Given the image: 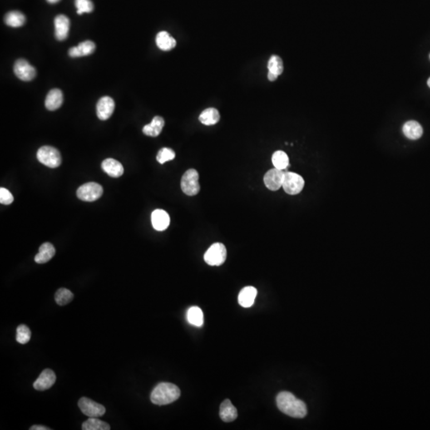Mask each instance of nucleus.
Masks as SVG:
<instances>
[{
	"label": "nucleus",
	"instance_id": "6ab92c4d",
	"mask_svg": "<svg viewBox=\"0 0 430 430\" xmlns=\"http://www.w3.org/2000/svg\"><path fill=\"white\" fill-rule=\"evenodd\" d=\"M219 415L223 422H234L238 417V411L231 402L229 399H226L221 404Z\"/></svg>",
	"mask_w": 430,
	"mask_h": 430
},
{
	"label": "nucleus",
	"instance_id": "f704fd0d",
	"mask_svg": "<svg viewBox=\"0 0 430 430\" xmlns=\"http://www.w3.org/2000/svg\"><path fill=\"white\" fill-rule=\"evenodd\" d=\"M31 430H50L51 429L43 426H33L30 428Z\"/></svg>",
	"mask_w": 430,
	"mask_h": 430
},
{
	"label": "nucleus",
	"instance_id": "4468645a",
	"mask_svg": "<svg viewBox=\"0 0 430 430\" xmlns=\"http://www.w3.org/2000/svg\"><path fill=\"white\" fill-rule=\"evenodd\" d=\"M151 224L155 230L164 231L170 225V216L165 210L157 209L151 214Z\"/></svg>",
	"mask_w": 430,
	"mask_h": 430
},
{
	"label": "nucleus",
	"instance_id": "aec40b11",
	"mask_svg": "<svg viewBox=\"0 0 430 430\" xmlns=\"http://www.w3.org/2000/svg\"><path fill=\"white\" fill-rule=\"evenodd\" d=\"M403 133L410 140H417L422 137L423 129L419 123L415 120H410L405 123L402 128Z\"/></svg>",
	"mask_w": 430,
	"mask_h": 430
},
{
	"label": "nucleus",
	"instance_id": "cd10ccee",
	"mask_svg": "<svg viewBox=\"0 0 430 430\" xmlns=\"http://www.w3.org/2000/svg\"><path fill=\"white\" fill-rule=\"evenodd\" d=\"M272 161L275 168L279 170H285L289 164L288 155L284 151H275L272 157Z\"/></svg>",
	"mask_w": 430,
	"mask_h": 430
},
{
	"label": "nucleus",
	"instance_id": "b1692460",
	"mask_svg": "<svg viewBox=\"0 0 430 430\" xmlns=\"http://www.w3.org/2000/svg\"><path fill=\"white\" fill-rule=\"evenodd\" d=\"M199 119L204 125H214L220 120V114L216 109L209 108L202 112Z\"/></svg>",
	"mask_w": 430,
	"mask_h": 430
},
{
	"label": "nucleus",
	"instance_id": "423d86ee",
	"mask_svg": "<svg viewBox=\"0 0 430 430\" xmlns=\"http://www.w3.org/2000/svg\"><path fill=\"white\" fill-rule=\"evenodd\" d=\"M103 188L96 183H87L83 184L76 190V196L81 201L94 202L101 198Z\"/></svg>",
	"mask_w": 430,
	"mask_h": 430
},
{
	"label": "nucleus",
	"instance_id": "f03ea898",
	"mask_svg": "<svg viewBox=\"0 0 430 430\" xmlns=\"http://www.w3.org/2000/svg\"><path fill=\"white\" fill-rule=\"evenodd\" d=\"M180 393V390L176 385L170 382H161L151 392V401L153 404L165 406L179 399Z\"/></svg>",
	"mask_w": 430,
	"mask_h": 430
},
{
	"label": "nucleus",
	"instance_id": "412c9836",
	"mask_svg": "<svg viewBox=\"0 0 430 430\" xmlns=\"http://www.w3.org/2000/svg\"><path fill=\"white\" fill-rule=\"evenodd\" d=\"M155 42L158 47L164 51H171L176 46L175 38L167 31H161L156 35Z\"/></svg>",
	"mask_w": 430,
	"mask_h": 430
},
{
	"label": "nucleus",
	"instance_id": "2eb2a0df",
	"mask_svg": "<svg viewBox=\"0 0 430 430\" xmlns=\"http://www.w3.org/2000/svg\"><path fill=\"white\" fill-rule=\"evenodd\" d=\"M101 168L110 175V177H120L124 173V168L122 164L117 160L109 158L104 160L101 164Z\"/></svg>",
	"mask_w": 430,
	"mask_h": 430
},
{
	"label": "nucleus",
	"instance_id": "58836bf2",
	"mask_svg": "<svg viewBox=\"0 0 430 430\" xmlns=\"http://www.w3.org/2000/svg\"></svg>",
	"mask_w": 430,
	"mask_h": 430
},
{
	"label": "nucleus",
	"instance_id": "2f4dec72",
	"mask_svg": "<svg viewBox=\"0 0 430 430\" xmlns=\"http://www.w3.org/2000/svg\"><path fill=\"white\" fill-rule=\"evenodd\" d=\"M75 6L77 9L76 13L78 15L90 13L93 11V3L91 0H75Z\"/></svg>",
	"mask_w": 430,
	"mask_h": 430
},
{
	"label": "nucleus",
	"instance_id": "72a5a7b5",
	"mask_svg": "<svg viewBox=\"0 0 430 430\" xmlns=\"http://www.w3.org/2000/svg\"><path fill=\"white\" fill-rule=\"evenodd\" d=\"M14 197L6 188H0V203L3 205H10L13 203Z\"/></svg>",
	"mask_w": 430,
	"mask_h": 430
},
{
	"label": "nucleus",
	"instance_id": "20e7f679",
	"mask_svg": "<svg viewBox=\"0 0 430 430\" xmlns=\"http://www.w3.org/2000/svg\"><path fill=\"white\" fill-rule=\"evenodd\" d=\"M227 252L222 243H214L207 249L204 255L206 263L211 266H219L225 262Z\"/></svg>",
	"mask_w": 430,
	"mask_h": 430
},
{
	"label": "nucleus",
	"instance_id": "39448f33",
	"mask_svg": "<svg viewBox=\"0 0 430 430\" xmlns=\"http://www.w3.org/2000/svg\"><path fill=\"white\" fill-rule=\"evenodd\" d=\"M199 179V173L194 169H189L184 173L181 179V188L184 194L188 196L199 194L200 190Z\"/></svg>",
	"mask_w": 430,
	"mask_h": 430
},
{
	"label": "nucleus",
	"instance_id": "473e14b6",
	"mask_svg": "<svg viewBox=\"0 0 430 430\" xmlns=\"http://www.w3.org/2000/svg\"><path fill=\"white\" fill-rule=\"evenodd\" d=\"M175 157V153L172 149L164 148V149H160V151L158 152L156 160L160 164H164L166 162L174 160Z\"/></svg>",
	"mask_w": 430,
	"mask_h": 430
},
{
	"label": "nucleus",
	"instance_id": "0eeeda50",
	"mask_svg": "<svg viewBox=\"0 0 430 430\" xmlns=\"http://www.w3.org/2000/svg\"><path fill=\"white\" fill-rule=\"evenodd\" d=\"M304 187V180L296 173L285 172L282 187L287 194L294 195L301 192Z\"/></svg>",
	"mask_w": 430,
	"mask_h": 430
},
{
	"label": "nucleus",
	"instance_id": "f257e3e1",
	"mask_svg": "<svg viewBox=\"0 0 430 430\" xmlns=\"http://www.w3.org/2000/svg\"><path fill=\"white\" fill-rule=\"evenodd\" d=\"M277 406L282 413L295 418H303L308 413L305 403L288 391L278 393Z\"/></svg>",
	"mask_w": 430,
	"mask_h": 430
},
{
	"label": "nucleus",
	"instance_id": "1a4fd4ad",
	"mask_svg": "<svg viewBox=\"0 0 430 430\" xmlns=\"http://www.w3.org/2000/svg\"><path fill=\"white\" fill-rule=\"evenodd\" d=\"M14 72L18 78L24 81H32L36 76V70L25 59H19L14 66Z\"/></svg>",
	"mask_w": 430,
	"mask_h": 430
},
{
	"label": "nucleus",
	"instance_id": "a878e982",
	"mask_svg": "<svg viewBox=\"0 0 430 430\" xmlns=\"http://www.w3.org/2000/svg\"><path fill=\"white\" fill-rule=\"evenodd\" d=\"M187 321L193 326L201 327L203 324V312L201 308L193 306L187 311Z\"/></svg>",
	"mask_w": 430,
	"mask_h": 430
},
{
	"label": "nucleus",
	"instance_id": "4c0bfd02",
	"mask_svg": "<svg viewBox=\"0 0 430 430\" xmlns=\"http://www.w3.org/2000/svg\"><path fill=\"white\" fill-rule=\"evenodd\" d=\"M427 84H428L429 87L430 88V77L429 78L428 81H427Z\"/></svg>",
	"mask_w": 430,
	"mask_h": 430
},
{
	"label": "nucleus",
	"instance_id": "a211bd4d",
	"mask_svg": "<svg viewBox=\"0 0 430 430\" xmlns=\"http://www.w3.org/2000/svg\"><path fill=\"white\" fill-rule=\"evenodd\" d=\"M63 103V94L58 89L51 90L46 96L45 105L50 111H55L61 107Z\"/></svg>",
	"mask_w": 430,
	"mask_h": 430
},
{
	"label": "nucleus",
	"instance_id": "393cba45",
	"mask_svg": "<svg viewBox=\"0 0 430 430\" xmlns=\"http://www.w3.org/2000/svg\"><path fill=\"white\" fill-rule=\"evenodd\" d=\"M5 23L11 27H20L25 24L26 18L24 15L19 11H10L4 18Z\"/></svg>",
	"mask_w": 430,
	"mask_h": 430
},
{
	"label": "nucleus",
	"instance_id": "f8f14e48",
	"mask_svg": "<svg viewBox=\"0 0 430 430\" xmlns=\"http://www.w3.org/2000/svg\"><path fill=\"white\" fill-rule=\"evenodd\" d=\"M55 382L56 374L55 372L51 369H45L34 382V388L39 391H46L52 387Z\"/></svg>",
	"mask_w": 430,
	"mask_h": 430
},
{
	"label": "nucleus",
	"instance_id": "f3484780",
	"mask_svg": "<svg viewBox=\"0 0 430 430\" xmlns=\"http://www.w3.org/2000/svg\"><path fill=\"white\" fill-rule=\"evenodd\" d=\"M96 46L92 41H85L81 42L78 46L72 47L69 51V55L71 57H84L92 55L95 51Z\"/></svg>",
	"mask_w": 430,
	"mask_h": 430
},
{
	"label": "nucleus",
	"instance_id": "c756f323",
	"mask_svg": "<svg viewBox=\"0 0 430 430\" xmlns=\"http://www.w3.org/2000/svg\"><path fill=\"white\" fill-rule=\"evenodd\" d=\"M268 69L270 74H273L276 76H280L284 70V65L281 58L278 55H273L268 63Z\"/></svg>",
	"mask_w": 430,
	"mask_h": 430
},
{
	"label": "nucleus",
	"instance_id": "6e6552de",
	"mask_svg": "<svg viewBox=\"0 0 430 430\" xmlns=\"http://www.w3.org/2000/svg\"><path fill=\"white\" fill-rule=\"evenodd\" d=\"M78 406L81 412L89 417H101L106 412L105 406L88 397H81L78 401Z\"/></svg>",
	"mask_w": 430,
	"mask_h": 430
},
{
	"label": "nucleus",
	"instance_id": "5701e85b",
	"mask_svg": "<svg viewBox=\"0 0 430 430\" xmlns=\"http://www.w3.org/2000/svg\"><path fill=\"white\" fill-rule=\"evenodd\" d=\"M164 127V120L161 116H155L149 125H145L143 128V132L146 135L156 137L161 133L162 130Z\"/></svg>",
	"mask_w": 430,
	"mask_h": 430
},
{
	"label": "nucleus",
	"instance_id": "c85d7f7f",
	"mask_svg": "<svg viewBox=\"0 0 430 430\" xmlns=\"http://www.w3.org/2000/svg\"><path fill=\"white\" fill-rule=\"evenodd\" d=\"M74 297L72 292L67 288H59L55 294V301L58 305H66L72 301Z\"/></svg>",
	"mask_w": 430,
	"mask_h": 430
},
{
	"label": "nucleus",
	"instance_id": "9b49d317",
	"mask_svg": "<svg viewBox=\"0 0 430 430\" xmlns=\"http://www.w3.org/2000/svg\"><path fill=\"white\" fill-rule=\"evenodd\" d=\"M115 110V102L110 96H103L96 105V115L101 120L110 118Z\"/></svg>",
	"mask_w": 430,
	"mask_h": 430
},
{
	"label": "nucleus",
	"instance_id": "dca6fc26",
	"mask_svg": "<svg viewBox=\"0 0 430 430\" xmlns=\"http://www.w3.org/2000/svg\"><path fill=\"white\" fill-rule=\"evenodd\" d=\"M257 294L258 290L254 287H245L238 295V303L243 308H250L254 304Z\"/></svg>",
	"mask_w": 430,
	"mask_h": 430
},
{
	"label": "nucleus",
	"instance_id": "9d476101",
	"mask_svg": "<svg viewBox=\"0 0 430 430\" xmlns=\"http://www.w3.org/2000/svg\"><path fill=\"white\" fill-rule=\"evenodd\" d=\"M284 171L283 170L271 169L264 175V183L270 190H278L281 187L284 180Z\"/></svg>",
	"mask_w": 430,
	"mask_h": 430
},
{
	"label": "nucleus",
	"instance_id": "c9c22d12",
	"mask_svg": "<svg viewBox=\"0 0 430 430\" xmlns=\"http://www.w3.org/2000/svg\"><path fill=\"white\" fill-rule=\"evenodd\" d=\"M278 77V76H276V75H273V74H270V73H269V74H268V78H269V80L270 81H276Z\"/></svg>",
	"mask_w": 430,
	"mask_h": 430
},
{
	"label": "nucleus",
	"instance_id": "e433bc0d",
	"mask_svg": "<svg viewBox=\"0 0 430 430\" xmlns=\"http://www.w3.org/2000/svg\"><path fill=\"white\" fill-rule=\"evenodd\" d=\"M47 2H50V3H57V2H59L60 0H46Z\"/></svg>",
	"mask_w": 430,
	"mask_h": 430
},
{
	"label": "nucleus",
	"instance_id": "ddd939ff",
	"mask_svg": "<svg viewBox=\"0 0 430 430\" xmlns=\"http://www.w3.org/2000/svg\"><path fill=\"white\" fill-rule=\"evenodd\" d=\"M55 37L58 41H64L68 37L70 31V21L64 15H59L55 18Z\"/></svg>",
	"mask_w": 430,
	"mask_h": 430
},
{
	"label": "nucleus",
	"instance_id": "7c9ffc66",
	"mask_svg": "<svg viewBox=\"0 0 430 430\" xmlns=\"http://www.w3.org/2000/svg\"><path fill=\"white\" fill-rule=\"evenodd\" d=\"M31 332L30 328L25 324H21L17 328L16 340L21 344H26L31 340Z\"/></svg>",
	"mask_w": 430,
	"mask_h": 430
},
{
	"label": "nucleus",
	"instance_id": "7ed1b4c3",
	"mask_svg": "<svg viewBox=\"0 0 430 430\" xmlns=\"http://www.w3.org/2000/svg\"><path fill=\"white\" fill-rule=\"evenodd\" d=\"M37 159L45 166L56 168L61 164V156L57 149L51 146H43L38 149Z\"/></svg>",
	"mask_w": 430,
	"mask_h": 430
},
{
	"label": "nucleus",
	"instance_id": "bb28decb",
	"mask_svg": "<svg viewBox=\"0 0 430 430\" xmlns=\"http://www.w3.org/2000/svg\"><path fill=\"white\" fill-rule=\"evenodd\" d=\"M110 429L109 424L98 419V417H90L82 424L83 430H110Z\"/></svg>",
	"mask_w": 430,
	"mask_h": 430
},
{
	"label": "nucleus",
	"instance_id": "4be33fe9",
	"mask_svg": "<svg viewBox=\"0 0 430 430\" xmlns=\"http://www.w3.org/2000/svg\"><path fill=\"white\" fill-rule=\"evenodd\" d=\"M55 248L51 243L42 244L39 248V252L35 256V261L37 264H45L51 261L55 255Z\"/></svg>",
	"mask_w": 430,
	"mask_h": 430
}]
</instances>
